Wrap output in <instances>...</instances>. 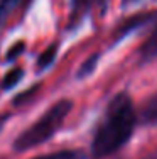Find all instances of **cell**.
Instances as JSON below:
<instances>
[{
    "mask_svg": "<svg viewBox=\"0 0 157 159\" xmlns=\"http://www.w3.org/2000/svg\"><path fill=\"white\" fill-rule=\"evenodd\" d=\"M137 125L133 100L127 92L117 93L105 108L89 146L91 159H105L120 151L132 139Z\"/></svg>",
    "mask_w": 157,
    "mask_h": 159,
    "instance_id": "1",
    "label": "cell"
},
{
    "mask_svg": "<svg viewBox=\"0 0 157 159\" xmlns=\"http://www.w3.org/2000/svg\"><path fill=\"white\" fill-rule=\"evenodd\" d=\"M73 110V102L68 98H61L56 103H52L34 124H31L27 129L17 135L12 147L15 152H25L29 149L46 144L56 135V132L63 127L66 117Z\"/></svg>",
    "mask_w": 157,
    "mask_h": 159,
    "instance_id": "2",
    "label": "cell"
},
{
    "mask_svg": "<svg viewBox=\"0 0 157 159\" xmlns=\"http://www.w3.org/2000/svg\"><path fill=\"white\" fill-rule=\"evenodd\" d=\"M152 19H155V14H150V12H142V14H137V16H132L130 19H127L123 24H120L118 31L115 32V37H113V43H120L122 39H125L130 32L140 29L142 25H145L147 22H150Z\"/></svg>",
    "mask_w": 157,
    "mask_h": 159,
    "instance_id": "3",
    "label": "cell"
},
{
    "mask_svg": "<svg viewBox=\"0 0 157 159\" xmlns=\"http://www.w3.org/2000/svg\"><path fill=\"white\" fill-rule=\"evenodd\" d=\"M27 0H0V37L5 32L10 19L25 9Z\"/></svg>",
    "mask_w": 157,
    "mask_h": 159,
    "instance_id": "4",
    "label": "cell"
},
{
    "mask_svg": "<svg viewBox=\"0 0 157 159\" xmlns=\"http://www.w3.org/2000/svg\"><path fill=\"white\" fill-rule=\"evenodd\" d=\"M137 120L144 125H155L157 124V92L152 93L142 103L140 110L137 113Z\"/></svg>",
    "mask_w": 157,
    "mask_h": 159,
    "instance_id": "5",
    "label": "cell"
},
{
    "mask_svg": "<svg viewBox=\"0 0 157 159\" xmlns=\"http://www.w3.org/2000/svg\"><path fill=\"white\" fill-rule=\"evenodd\" d=\"M89 9V0H71V14L68 20V29H74Z\"/></svg>",
    "mask_w": 157,
    "mask_h": 159,
    "instance_id": "6",
    "label": "cell"
},
{
    "mask_svg": "<svg viewBox=\"0 0 157 159\" xmlns=\"http://www.w3.org/2000/svg\"><path fill=\"white\" fill-rule=\"evenodd\" d=\"M157 56V12H155V27L150 32L144 44L140 48V59L142 61H150L152 58Z\"/></svg>",
    "mask_w": 157,
    "mask_h": 159,
    "instance_id": "7",
    "label": "cell"
},
{
    "mask_svg": "<svg viewBox=\"0 0 157 159\" xmlns=\"http://www.w3.org/2000/svg\"><path fill=\"white\" fill-rule=\"evenodd\" d=\"M58 49H59V44L52 43L41 52L39 58H37V63H36L37 71H44V70H47V68L52 66V63H54L56 58H58Z\"/></svg>",
    "mask_w": 157,
    "mask_h": 159,
    "instance_id": "8",
    "label": "cell"
},
{
    "mask_svg": "<svg viewBox=\"0 0 157 159\" xmlns=\"http://www.w3.org/2000/svg\"><path fill=\"white\" fill-rule=\"evenodd\" d=\"M24 78V70L22 68H12V70H9L5 75H3L2 81H0V88H2V92H10L12 88H15V86L20 83V80Z\"/></svg>",
    "mask_w": 157,
    "mask_h": 159,
    "instance_id": "9",
    "label": "cell"
},
{
    "mask_svg": "<svg viewBox=\"0 0 157 159\" xmlns=\"http://www.w3.org/2000/svg\"><path fill=\"white\" fill-rule=\"evenodd\" d=\"M34 159H86V154L78 149H63L56 151V152L42 154V156H37Z\"/></svg>",
    "mask_w": 157,
    "mask_h": 159,
    "instance_id": "10",
    "label": "cell"
},
{
    "mask_svg": "<svg viewBox=\"0 0 157 159\" xmlns=\"http://www.w3.org/2000/svg\"><path fill=\"white\" fill-rule=\"evenodd\" d=\"M100 52H95V54H91L89 58L85 61L83 64L80 66V70H78V73H76V80H85V78H88L89 75L93 73V71L96 70V64H98L100 61Z\"/></svg>",
    "mask_w": 157,
    "mask_h": 159,
    "instance_id": "11",
    "label": "cell"
},
{
    "mask_svg": "<svg viewBox=\"0 0 157 159\" xmlns=\"http://www.w3.org/2000/svg\"><path fill=\"white\" fill-rule=\"evenodd\" d=\"M24 51H25V43L24 41H19V43L12 44V46L9 48V51H7V54H5V61L7 63H14Z\"/></svg>",
    "mask_w": 157,
    "mask_h": 159,
    "instance_id": "12",
    "label": "cell"
},
{
    "mask_svg": "<svg viewBox=\"0 0 157 159\" xmlns=\"http://www.w3.org/2000/svg\"><path fill=\"white\" fill-rule=\"evenodd\" d=\"M37 88H39V85H34L32 88H29V90H24L22 93H19V95H17L15 98H14V105H22L25 100H27V98H31L32 95H34V92H36Z\"/></svg>",
    "mask_w": 157,
    "mask_h": 159,
    "instance_id": "13",
    "label": "cell"
},
{
    "mask_svg": "<svg viewBox=\"0 0 157 159\" xmlns=\"http://www.w3.org/2000/svg\"><path fill=\"white\" fill-rule=\"evenodd\" d=\"M144 0H122V5L123 7H129V5H135V3H140Z\"/></svg>",
    "mask_w": 157,
    "mask_h": 159,
    "instance_id": "14",
    "label": "cell"
},
{
    "mask_svg": "<svg viewBox=\"0 0 157 159\" xmlns=\"http://www.w3.org/2000/svg\"><path fill=\"white\" fill-rule=\"evenodd\" d=\"M7 119H9V113H0V129L7 124Z\"/></svg>",
    "mask_w": 157,
    "mask_h": 159,
    "instance_id": "15",
    "label": "cell"
},
{
    "mask_svg": "<svg viewBox=\"0 0 157 159\" xmlns=\"http://www.w3.org/2000/svg\"><path fill=\"white\" fill-rule=\"evenodd\" d=\"M98 2L102 3V9H103V10L107 9V0H98Z\"/></svg>",
    "mask_w": 157,
    "mask_h": 159,
    "instance_id": "16",
    "label": "cell"
}]
</instances>
